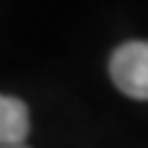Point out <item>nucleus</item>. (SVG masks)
I'll return each instance as SVG.
<instances>
[{
  "label": "nucleus",
  "instance_id": "obj_1",
  "mask_svg": "<svg viewBox=\"0 0 148 148\" xmlns=\"http://www.w3.org/2000/svg\"><path fill=\"white\" fill-rule=\"evenodd\" d=\"M110 77L121 93L148 101V41H126L110 58Z\"/></svg>",
  "mask_w": 148,
  "mask_h": 148
},
{
  "label": "nucleus",
  "instance_id": "obj_2",
  "mask_svg": "<svg viewBox=\"0 0 148 148\" xmlns=\"http://www.w3.org/2000/svg\"><path fill=\"white\" fill-rule=\"evenodd\" d=\"M30 132V115L22 99L0 93V145L25 143Z\"/></svg>",
  "mask_w": 148,
  "mask_h": 148
},
{
  "label": "nucleus",
  "instance_id": "obj_3",
  "mask_svg": "<svg viewBox=\"0 0 148 148\" xmlns=\"http://www.w3.org/2000/svg\"><path fill=\"white\" fill-rule=\"evenodd\" d=\"M0 148H27L25 143H14V145H0Z\"/></svg>",
  "mask_w": 148,
  "mask_h": 148
}]
</instances>
